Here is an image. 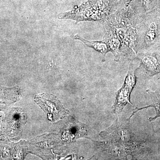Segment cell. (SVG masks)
<instances>
[{
    "instance_id": "1",
    "label": "cell",
    "mask_w": 160,
    "mask_h": 160,
    "mask_svg": "<svg viewBox=\"0 0 160 160\" xmlns=\"http://www.w3.org/2000/svg\"><path fill=\"white\" fill-rule=\"evenodd\" d=\"M109 12L107 0H89L71 11L60 13L58 18L74 20L76 22L86 21L103 22L109 18Z\"/></svg>"
},
{
    "instance_id": "2",
    "label": "cell",
    "mask_w": 160,
    "mask_h": 160,
    "mask_svg": "<svg viewBox=\"0 0 160 160\" xmlns=\"http://www.w3.org/2000/svg\"><path fill=\"white\" fill-rule=\"evenodd\" d=\"M4 112L5 117L1 124L0 140L18 141L27 122V115L18 107L9 108Z\"/></svg>"
},
{
    "instance_id": "3",
    "label": "cell",
    "mask_w": 160,
    "mask_h": 160,
    "mask_svg": "<svg viewBox=\"0 0 160 160\" xmlns=\"http://www.w3.org/2000/svg\"><path fill=\"white\" fill-rule=\"evenodd\" d=\"M138 68L133 63L132 60L129 64V69L122 86L116 93V99L112 107V112L119 115L128 104L134 107L130 102V97L132 90L136 84V73Z\"/></svg>"
},
{
    "instance_id": "4",
    "label": "cell",
    "mask_w": 160,
    "mask_h": 160,
    "mask_svg": "<svg viewBox=\"0 0 160 160\" xmlns=\"http://www.w3.org/2000/svg\"><path fill=\"white\" fill-rule=\"evenodd\" d=\"M34 100L50 121L55 122L64 118L69 114V110L63 107L58 99L53 95L38 94L35 96Z\"/></svg>"
},
{
    "instance_id": "5",
    "label": "cell",
    "mask_w": 160,
    "mask_h": 160,
    "mask_svg": "<svg viewBox=\"0 0 160 160\" xmlns=\"http://www.w3.org/2000/svg\"><path fill=\"white\" fill-rule=\"evenodd\" d=\"M135 59L139 61V69L142 77L149 81L156 75L160 73V61L154 53H139Z\"/></svg>"
},
{
    "instance_id": "6",
    "label": "cell",
    "mask_w": 160,
    "mask_h": 160,
    "mask_svg": "<svg viewBox=\"0 0 160 160\" xmlns=\"http://www.w3.org/2000/svg\"><path fill=\"white\" fill-rule=\"evenodd\" d=\"M149 14L144 19V29L142 43L144 47H149L158 42L160 36V24L157 16Z\"/></svg>"
},
{
    "instance_id": "7",
    "label": "cell",
    "mask_w": 160,
    "mask_h": 160,
    "mask_svg": "<svg viewBox=\"0 0 160 160\" xmlns=\"http://www.w3.org/2000/svg\"><path fill=\"white\" fill-rule=\"evenodd\" d=\"M87 133V126L71 117L63 131V138L67 142H74L78 138L86 137Z\"/></svg>"
},
{
    "instance_id": "8",
    "label": "cell",
    "mask_w": 160,
    "mask_h": 160,
    "mask_svg": "<svg viewBox=\"0 0 160 160\" xmlns=\"http://www.w3.org/2000/svg\"><path fill=\"white\" fill-rule=\"evenodd\" d=\"M103 23L105 30V35L103 40L107 43L110 52H112L114 56L115 61L118 62L122 56L121 42L108 20L103 22Z\"/></svg>"
},
{
    "instance_id": "9",
    "label": "cell",
    "mask_w": 160,
    "mask_h": 160,
    "mask_svg": "<svg viewBox=\"0 0 160 160\" xmlns=\"http://www.w3.org/2000/svg\"><path fill=\"white\" fill-rule=\"evenodd\" d=\"M22 95L18 86L6 88L0 85V111L5 112L20 100Z\"/></svg>"
},
{
    "instance_id": "10",
    "label": "cell",
    "mask_w": 160,
    "mask_h": 160,
    "mask_svg": "<svg viewBox=\"0 0 160 160\" xmlns=\"http://www.w3.org/2000/svg\"><path fill=\"white\" fill-rule=\"evenodd\" d=\"M21 142L13 143L9 140H0V160L17 159Z\"/></svg>"
},
{
    "instance_id": "11",
    "label": "cell",
    "mask_w": 160,
    "mask_h": 160,
    "mask_svg": "<svg viewBox=\"0 0 160 160\" xmlns=\"http://www.w3.org/2000/svg\"><path fill=\"white\" fill-rule=\"evenodd\" d=\"M147 93L150 96L152 100V103L149 106L142 107V108H135L134 110L132 112L130 116L128 118V119L130 120L131 118L138 111L143 109H147L148 108L152 107L155 109L156 112V114L153 117H150L148 118L149 122L154 121L158 118L160 117V93L158 92H152L149 89L146 90Z\"/></svg>"
},
{
    "instance_id": "12",
    "label": "cell",
    "mask_w": 160,
    "mask_h": 160,
    "mask_svg": "<svg viewBox=\"0 0 160 160\" xmlns=\"http://www.w3.org/2000/svg\"><path fill=\"white\" fill-rule=\"evenodd\" d=\"M74 38L75 40L82 42L89 48H92L96 51L101 53L102 55V61L103 62H105L106 54L109 52H110L109 46L105 41H89L85 39L78 34L74 36Z\"/></svg>"
},
{
    "instance_id": "13",
    "label": "cell",
    "mask_w": 160,
    "mask_h": 160,
    "mask_svg": "<svg viewBox=\"0 0 160 160\" xmlns=\"http://www.w3.org/2000/svg\"></svg>"
}]
</instances>
